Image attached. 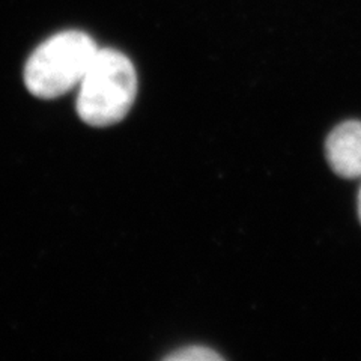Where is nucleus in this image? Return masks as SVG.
<instances>
[{
	"mask_svg": "<svg viewBox=\"0 0 361 361\" xmlns=\"http://www.w3.org/2000/svg\"><path fill=\"white\" fill-rule=\"evenodd\" d=\"M77 97V113L92 127H110L128 115L137 95V74L126 54L98 50Z\"/></svg>",
	"mask_w": 361,
	"mask_h": 361,
	"instance_id": "1",
	"label": "nucleus"
},
{
	"mask_svg": "<svg viewBox=\"0 0 361 361\" xmlns=\"http://www.w3.org/2000/svg\"><path fill=\"white\" fill-rule=\"evenodd\" d=\"M98 49L87 33L66 30L44 41L25 66V83L32 95L53 99L80 85Z\"/></svg>",
	"mask_w": 361,
	"mask_h": 361,
	"instance_id": "2",
	"label": "nucleus"
},
{
	"mask_svg": "<svg viewBox=\"0 0 361 361\" xmlns=\"http://www.w3.org/2000/svg\"><path fill=\"white\" fill-rule=\"evenodd\" d=\"M325 157L336 175L361 178V121H345L333 128L325 142Z\"/></svg>",
	"mask_w": 361,
	"mask_h": 361,
	"instance_id": "3",
	"label": "nucleus"
},
{
	"mask_svg": "<svg viewBox=\"0 0 361 361\" xmlns=\"http://www.w3.org/2000/svg\"><path fill=\"white\" fill-rule=\"evenodd\" d=\"M166 360L171 361H220L223 360V357L212 351L209 348L205 346H188V348H183L179 351L167 355Z\"/></svg>",
	"mask_w": 361,
	"mask_h": 361,
	"instance_id": "4",
	"label": "nucleus"
},
{
	"mask_svg": "<svg viewBox=\"0 0 361 361\" xmlns=\"http://www.w3.org/2000/svg\"><path fill=\"white\" fill-rule=\"evenodd\" d=\"M358 217L361 221V188H360V193H358Z\"/></svg>",
	"mask_w": 361,
	"mask_h": 361,
	"instance_id": "5",
	"label": "nucleus"
}]
</instances>
